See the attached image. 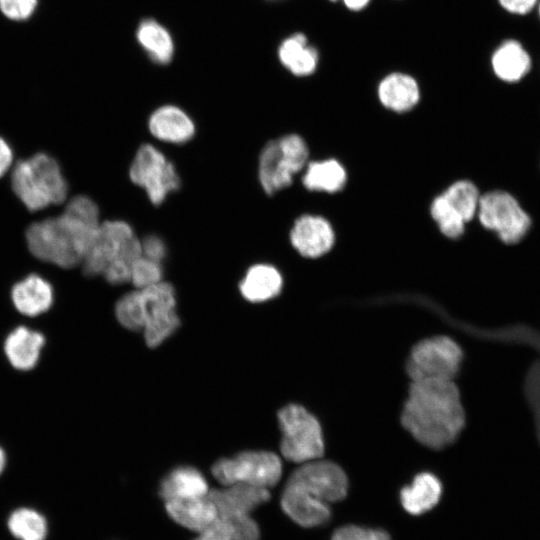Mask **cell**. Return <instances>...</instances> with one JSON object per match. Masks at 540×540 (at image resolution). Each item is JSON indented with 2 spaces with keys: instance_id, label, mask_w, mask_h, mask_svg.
I'll return each mask as SVG.
<instances>
[{
  "instance_id": "cell-14",
  "label": "cell",
  "mask_w": 540,
  "mask_h": 540,
  "mask_svg": "<svg viewBox=\"0 0 540 540\" xmlns=\"http://www.w3.org/2000/svg\"><path fill=\"white\" fill-rule=\"evenodd\" d=\"M208 496L218 514H250L270 499L268 488L248 484H232L209 490Z\"/></svg>"
},
{
  "instance_id": "cell-35",
  "label": "cell",
  "mask_w": 540,
  "mask_h": 540,
  "mask_svg": "<svg viewBox=\"0 0 540 540\" xmlns=\"http://www.w3.org/2000/svg\"><path fill=\"white\" fill-rule=\"evenodd\" d=\"M36 5L37 0H0V9L3 14L17 21L29 18Z\"/></svg>"
},
{
  "instance_id": "cell-13",
  "label": "cell",
  "mask_w": 540,
  "mask_h": 540,
  "mask_svg": "<svg viewBox=\"0 0 540 540\" xmlns=\"http://www.w3.org/2000/svg\"><path fill=\"white\" fill-rule=\"evenodd\" d=\"M290 242L306 258H318L328 253L335 243L331 224L318 215L306 214L296 219L290 230Z\"/></svg>"
},
{
  "instance_id": "cell-7",
  "label": "cell",
  "mask_w": 540,
  "mask_h": 540,
  "mask_svg": "<svg viewBox=\"0 0 540 540\" xmlns=\"http://www.w3.org/2000/svg\"><path fill=\"white\" fill-rule=\"evenodd\" d=\"M211 473L223 486L248 484L269 489L280 480L282 463L273 452L249 450L217 460Z\"/></svg>"
},
{
  "instance_id": "cell-41",
  "label": "cell",
  "mask_w": 540,
  "mask_h": 540,
  "mask_svg": "<svg viewBox=\"0 0 540 540\" xmlns=\"http://www.w3.org/2000/svg\"><path fill=\"white\" fill-rule=\"evenodd\" d=\"M6 466V454L4 450L0 447V474L3 472Z\"/></svg>"
},
{
  "instance_id": "cell-20",
  "label": "cell",
  "mask_w": 540,
  "mask_h": 540,
  "mask_svg": "<svg viewBox=\"0 0 540 540\" xmlns=\"http://www.w3.org/2000/svg\"><path fill=\"white\" fill-rule=\"evenodd\" d=\"M44 344L40 332L20 326L6 337L4 352L14 368L26 371L35 367Z\"/></svg>"
},
{
  "instance_id": "cell-23",
  "label": "cell",
  "mask_w": 540,
  "mask_h": 540,
  "mask_svg": "<svg viewBox=\"0 0 540 540\" xmlns=\"http://www.w3.org/2000/svg\"><path fill=\"white\" fill-rule=\"evenodd\" d=\"M491 63L497 77L506 82L522 79L531 67L529 54L515 40L503 42L492 55Z\"/></svg>"
},
{
  "instance_id": "cell-40",
  "label": "cell",
  "mask_w": 540,
  "mask_h": 540,
  "mask_svg": "<svg viewBox=\"0 0 540 540\" xmlns=\"http://www.w3.org/2000/svg\"><path fill=\"white\" fill-rule=\"evenodd\" d=\"M336 1V0H332ZM370 0H343L347 8L351 10H360L363 9Z\"/></svg>"
},
{
  "instance_id": "cell-22",
  "label": "cell",
  "mask_w": 540,
  "mask_h": 540,
  "mask_svg": "<svg viewBox=\"0 0 540 540\" xmlns=\"http://www.w3.org/2000/svg\"><path fill=\"white\" fill-rule=\"evenodd\" d=\"M381 104L394 112H407L419 101L420 92L416 80L403 73L386 76L378 86Z\"/></svg>"
},
{
  "instance_id": "cell-1",
  "label": "cell",
  "mask_w": 540,
  "mask_h": 540,
  "mask_svg": "<svg viewBox=\"0 0 540 540\" xmlns=\"http://www.w3.org/2000/svg\"><path fill=\"white\" fill-rule=\"evenodd\" d=\"M100 224L96 203L78 195L59 216L31 224L26 231L27 245L39 260L73 268L82 263Z\"/></svg>"
},
{
  "instance_id": "cell-2",
  "label": "cell",
  "mask_w": 540,
  "mask_h": 540,
  "mask_svg": "<svg viewBox=\"0 0 540 540\" xmlns=\"http://www.w3.org/2000/svg\"><path fill=\"white\" fill-rule=\"evenodd\" d=\"M401 421L426 447L442 449L450 445L465 424L458 388L453 381H412Z\"/></svg>"
},
{
  "instance_id": "cell-42",
  "label": "cell",
  "mask_w": 540,
  "mask_h": 540,
  "mask_svg": "<svg viewBox=\"0 0 540 540\" xmlns=\"http://www.w3.org/2000/svg\"><path fill=\"white\" fill-rule=\"evenodd\" d=\"M539 15H540V4H539Z\"/></svg>"
},
{
  "instance_id": "cell-15",
  "label": "cell",
  "mask_w": 540,
  "mask_h": 540,
  "mask_svg": "<svg viewBox=\"0 0 540 540\" xmlns=\"http://www.w3.org/2000/svg\"><path fill=\"white\" fill-rule=\"evenodd\" d=\"M148 128L156 139L172 144H184L191 140L195 133L192 119L174 105H164L156 109L148 120Z\"/></svg>"
},
{
  "instance_id": "cell-8",
  "label": "cell",
  "mask_w": 540,
  "mask_h": 540,
  "mask_svg": "<svg viewBox=\"0 0 540 540\" xmlns=\"http://www.w3.org/2000/svg\"><path fill=\"white\" fill-rule=\"evenodd\" d=\"M462 361L459 345L447 336L417 343L409 356L407 372L412 381H453Z\"/></svg>"
},
{
  "instance_id": "cell-11",
  "label": "cell",
  "mask_w": 540,
  "mask_h": 540,
  "mask_svg": "<svg viewBox=\"0 0 540 540\" xmlns=\"http://www.w3.org/2000/svg\"><path fill=\"white\" fill-rule=\"evenodd\" d=\"M477 214L480 223L507 244L522 240L531 226L529 215L512 195L504 191H491L480 196Z\"/></svg>"
},
{
  "instance_id": "cell-12",
  "label": "cell",
  "mask_w": 540,
  "mask_h": 540,
  "mask_svg": "<svg viewBox=\"0 0 540 540\" xmlns=\"http://www.w3.org/2000/svg\"><path fill=\"white\" fill-rule=\"evenodd\" d=\"M286 484L326 503L343 499L348 489L344 471L337 464L320 459L301 464Z\"/></svg>"
},
{
  "instance_id": "cell-4",
  "label": "cell",
  "mask_w": 540,
  "mask_h": 540,
  "mask_svg": "<svg viewBox=\"0 0 540 540\" xmlns=\"http://www.w3.org/2000/svg\"><path fill=\"white\" fill-rule=\"evenodd\" d=\"M15 195L30 211L62 203L67 183L55 159L45 153L19 161L11 175Z\"/></svg>"
},
{
  "instance_id": "cell-34",
  "label": "cell",
  "mask_w": 540,
  "mask_h": 540,
  "mask_svg": "<svg viewBox=\"0 0 540 540\" xmlns=\"http://www.w3.org/2000/svg\"><path fill=\"white\" fill-rule=\"evenodd\" d=\"M331 540H390V538L382 530L347 525L337 529Z\"/></svg>"
},
{
  "instance_id": "cell-16",
  "label": "cell",
  "mask_w": 540,
  "mask_h": 540,
  "mask_svg": "<svg viewBox=\"0 0 540 540\" xmlns=\"http://www.w3.org/2000/svg\"><path fill=\"white\" fill-rule=\"evenodd\" d=\"M168 516L179 525L202 532L210 528L218 519V511L208 494L190 499L165 501Z\"/></svg>"
},
{
  "instance_id": "cell-29",
  "label": "cell",
  "mask_w": 540,
  "mask_h": 540,
  "mask_svg": "<svg viewBox=\"0 0 540 540\" xmlns=\"http://www.w3.org/2000/svg\"><path fill=\"white\" fill-rule=\"evenodd\" d=\"M441 194L466 223L477 213L480 195L472 182L456 181Z\"/></svg>"
},
{
  "instance_id": "cell-18",
  "label": "cell",
  "mask_w": 540,
  "mask_h": 540,
  "mask_svg": "<svg viewBox=\"0 0 540 540\" xmlns=\"http://www.w3.org/2000/svg\"><path fill=\"white\" fill-rule=\"evenodd\" d=\"M208 493V483L202 472L188 465L169 471L159 485V495L164 501L198 498Z\"/></svg>"
},
{
  "instance_id": "cell-19",
  "label": "cell",
  "mask_w": 540,
  "mask_h": 540,
  "mask_svg": "<svg viewBox=\"0 0 540 540\" xmlns=\"http://www.w3.org/2000/svg\"><path fill=\"white\" fill-rule=\"evenodd\" d=\"M11 298L15 308L21 314L34 317L51 307L53 289L45 279L32 274L14 285Z\"/></svg>"
},
{
  "instance_id": "cell-36",
  "label": "cell",
  "mask_w": 540,
  "mask_h": 540,
  "mask_svg": "<svg viewBox=\"0 0 540 540\" xmlns=\"http://www.w3.org/2000/svg\"><path fill=\"white\" fill-rule=\"evenodd\" d=\"M140 243L143 256L160 263L165 258L167 252L166 245L159 236L154 234L147 235L140 240Z\"/></svg>"
},
{
  "instance_id": "cell-24",
  "label": "cell",
  "mask_w": 540,
  "mask_h": 540,
  "mask_svg": "<svg viewBox=\"0 0 540 540\" xmlns=\"http://www.w3.org/2000/svg\"><path fill=\"white\" fill-rule=\"evenodd\" d=\"M442 487L432 474H418L411 485L401 490V503L410 514L419 515L432 509L439 501Z\"/></svg>"
},
{
  "instance_id": "cell-25",
  "label": "cell",
  "mask_w": 540,
  "mask_h": 540,
  "mask_svg": "<svg viewBox=\"0 0 540 540\" xmlns=\"http://www.w3.org/2000/svg\"><path fill=\"white\" fill-rule=\"evenodd\" d=\"M278 56L281 63L296 76L312 74L318 64V52L310 46L307 38L297 33L286 38L279 46Z\"/></svg>"
},
{
  "instance_id": "cell-3",
  "label": "cell",
  "mask_w": 540,
  "mask_h": 540,
  "mask_svg": "<svg viewBox=\"0 0 540 540\" xmlns=\"http://www.w3.org/2000/svg\"><path fill=\"white\" fill-rule=\"evenodd\" d=\"M141 254L131 225L108 220L100 224L81 265L87 276L102 275L108 283L120 285L130 281L132 264Z\"/></svg>"
},
{
  "instance_id": "cell-10",
  "label": "cell",
  "mask_w": 540,
  "mask_h": 540,
  "mask_svg": "<svg viewBox=\"0 0 540 540\" xmlns=\"http://www.w3.org/2000/svg\"><path fill=\"white\" fill-rule=\"evenodd\" d=\"M130 180L143 188L154 205L164 202L168 194L180 187L175 166L151 144H143L137 150L129 168Z\"/></svg>"
},
{
  "instance_id": "cell-32",
  "label": "cell",
  "mask_w": 540,
  "mask_h": 540,
  "mask_svg": "<svg viewBox=\"0 0 540 540\" xmlns=\"http://www.w3.org/2000/svg\"><path fill=\"white\" fill-rule=\"evenodd\" d=\"M218 519L226 527L232 540H259L260 529L250 514H218Z\"/></svg>"
},
{
  "instance_id": "cell-5",
  "label": "cell",
  "mask_w": 540,
  "mask_h": 540,
  "mask_svg": "<svg viewBox=\"0 0 540 540\" xmlns=\"http://www.w3.org/2000/svg\"><path fill=\"white\" fill-rule=\"evenodd\" d=\"M309 150L304 139L289 134L271 140L263 147L258 163V178L263 190L272 195L293 182L307 163Z\"/></svg>"
},
{
  "instance_id": "cell-26",
  "label": "cell",
  "mask_w": 540,
  "mask_h": 540,
  "mask_svg": "<svg viewBox=\"0 0 540 540\" xmlns=\"http://www.w3.org/2000/svg\"><path fill=\"white\" fill-rule=\"evenodd\" d=\"M345 168L335 159L313 161L307 164L302 184L310 191L338 192L346 184Z\"/></svg>"
},
{
  "instance_id": "cell-6",
  "label": "cell",
  "mask_w": 540,
  "mask_h": 540,
  "mask_svg": "<svg viewBox=\"0 0 540 540\" xmlns=\"http://www.w3.org/2000/svg\"><path fill=\"white\" fill-rule=\"evenodd\" d=\"M282 432L280 449L285 459L303 464L324 453L322 430L317 419L304 407L289 404L278 412Z\"/></svg>"
},
{
  "instance_id": "cell-39",
  "label": "cell",
  "mask_w": 540,
  "mask_h": 540,
  "mask_svg": "<svg viewBox=\"0 0 540 540\" xmlns=\"http://www.w3.org/2000/svg\"><path fill=\"white\" fill-rule=\"evenodd\" d=\"M13 161V154L10 146L0 137V177L10 168Z\"/></svg>"
},
{
  "instance_id": "cell-9",
  "label": "cell",
  "mask_w": 540,
  "mask_h": 540,
  "mask_svg": "<svg viewBox=\"0 0 540 540\" xmlns=\"http://www.w3.org/2000/svg\"><path fill=\"white\" fill-rule=\"evenodd\" d=\"M143 314V334L150 348L160 346L180 326L174 287L165 281L138 289Z\"/></svg>"
},
{
  "instance_id": "cell-28",
  "label": "cell",
  "mask_w": 540,
  "mask_h": 540,
  "mask_svg": "<svg viewBox=\"0 0 540 540\" xmlns=\"http://www.w3.org/2000/svg\"><path fill=\"white\" fill-rule=\"evenodd\" d=\"M7 527L18 540H45L48 534L44 515L27 507L14 510L8 517Z\"/></svg>"
},
{
  "instance_id": "cell-33",
  "label": "cell",
  "mask_w": 540,
  "mask_h": 540,
  "mask_svg": "<svg viewBox=\"0 0 540 540\" xmlns=\"http://www.w3.org/2000/svg\"><path fill=\"white\" fill-rule=\"evenodd\" d=\"M161 281H163V268L160 262L141 254L132 264L130 282L136 289H143Z\"/></svg>"
},
{
  "instance_id": "cell-30",
  "label": "cell",
  "mask_w": 540,
  "mask_h": 540,
  "mask_svg": "<svg viewBox=\"0 0 540 540\" xmlns=\"http://www.w3.org/2000/svg\"><path fill=\"white\" fill-rule=\"evenodd\" d=\"M430 214L440 232L447 238L456 239L463 235L466 222L447 203L442 194L433 199Z\"/></svg>"
},
{
  "instance_id": "cell-31",
  "label": "cell",
  "mask_w": 540,
  "mask_h": 540,
  "mask_svg": "<svg viewBox=\"0 0 540 540\" xmlns=\"http://www.w3.org/2000/svg\"><path fill=\"white\" fill-rule=\"evenodd\" d=\"M118 322L126 329L142 331L144 327L139 291L135 289L124 294L115 305Z\"/></svg>"
},
{
  "instance_id": "cell-21",
  "label": "cell",
  "mask_w": 540,
  "mask_h": 540,
  "mask_svg": "<svg viewBox=\"0 0 540 540\" xmlns=\"http://www.w3.org/2000/svg\"><path fill=\"white\" fill-rule=\"evenodd\" d=\"M280 272L269 264L251 266L239 284L241 295L249 302L261 303L276 297L282 289Z\"/></svg>"
},
{
  "instance_id": "cell-37",
  "label": "cell",
  "mask_w": 540,
  "mask_h": 540,
  "mask_svg": "<svg viewBox=\"0 0 540 540\" xmlns=\"http://www.w3.org/2000/svg\"><path fill=\"white\" fill-rule=\"evenodd\" d=\"M194 540H232L226 527L219 519L208 529L200 532Z\"/></svg>"
},
{
  "instance_id": "cell-38",
  "label": "cell",
  "mask_w": 540,
  "mask_h": 540,
  "mask_svg": "<svg viewBox=\"0 0 540 540\" xmlns=\"http://www.w3.org/2000/svg\"><path fill=\"white\" fill-rule=\"evenodd\" d=\"M501 6L515 14H526L533 9L537 0H499Z\"/></svg>"
},
{
  "instance_id": "cell-17",
  "label": "cell",
  "mask_w": 540,
  "mask_h": 540,
  "mask_svg": "<svg viewBox=\"0 0 540 540\" xmlns=\"http://www.w3.org/2000/svg\"><path fill=\"white\" fill-rule=\"evenodd\" d=\"M281 507L287 516L302 527L322 525L331 515L328 503L287 484L282 492Z\"/></svg>"
},
{
  "instance_id": "cell-27",
  "label": "cell",
  "mask_w": 540,
  "mask_h": 540,
  "mask_svg": "<svg viewBox=\"0 0 540 540\" xmlns=\"http://www.w3.org/2000/svg\"><path fill=\"white\" fill-rule=\"evenodd\" d=\"M139 44L152 61L168 64L174 53V44L169 32L153 19L143 20L136 31Z\"/></svg>"
}]
</instances>
